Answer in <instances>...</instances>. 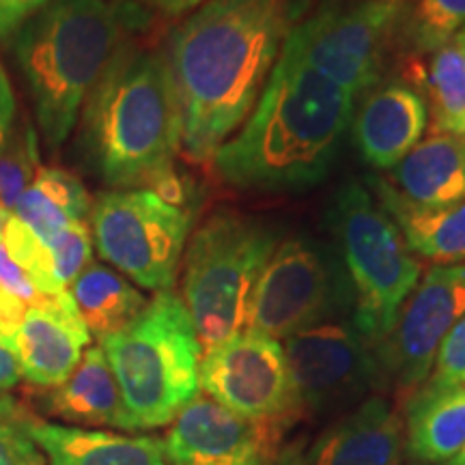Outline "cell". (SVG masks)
<instances>
[{"label": "cell", "instance_id": "6da1fadb", "mask_svg": "<svg viewBox=\"0 0 465 465\" xmlns=\"http://www.w3.org/2000/svg\"><path fill=\"white\" fill-rule=\"evenodd\" d=\"M291 26V0H207L171 33L164 54L190 162H212L248 119Z\"/></svg>", "mask_w": 465, "mask_h": 465}, {"label": "cell", "instance_id": "7a4b0ae2", "mask_svg": "<svg viewBox=\"0 0 465 465\" xmlns=\"http://www.w3.org/2000/svg\"><path fill=\"white\" fill-rule=\"evenodd\" d=\"M356 100L282 44L257 106L212 166L243 192H304L330 177L351 130Z\"/></svg>", "mask_w": 465, "mask_h": 465}, {"label": "cell", "instance_id": "3957f363", "mask_svg": "<svg viewBox=\"0 0 465 465\" xmlns=\"http://www.w3.org/2000/svg\"><path fill=\"white\" fill-rule=\"evenodd\" d=\"M182 119L164 50L125 42L78 119V153L110 190H151L174 174Z\"/></svg>", "mask_w": 465, "mask_h": 465}, {"label": "cell", "instance_id": "277c9868", "mask_svg": "<svg viewBox=\"0 0 465 465\" xmlns=\"http://www.w3.org/2000/svg\"><path fill=\"white\" fill-rule=\"evenodd\" d=\"M141 9L119 0H52L11 35L17 69L50 151L72 136L110 58L141 26Z\"/></svg>", "mask_w": 465, "mask_h": 465}, {"label": "cell", "instance_id": "5b68a950", "mask_svg": "<svg viewBox=\"0 0 465 465\" xmlns=\"http://www.w3.org/2000/svg\"><path fill=\"white\" fill-rule=\"evenodd\" d=\"M132 431L171 424L201 392L203 349L183 300L160 291L141 315L100 341Z\"/></svg>", "mask_w": 465, "mask_h": 465}, {"label": "cell", "instance_id": "8992f818", "mask_svg": "<svg viewBox=\"0 0 465 465\" xmlns=\"http://www.w3.org/2000/svg\"><path fill=\"white\" fill-rule=\"evenodd\" d=\"M278 242L274 224L235 209L213 212L190 235L182 259V300L203 353L246 330L250 298Z\"/></svg>", "mask_w": 465, "mask_h": 465}, {"label": "cell", "instance_id": "52a82bcc", "mask_svg": "<svg viewBox=\"0 0 465 465\" xmlns=\"http://www.w3.org/2000/svg\"><path fill=\"white\" fill-rule=\"evenodd\" d=\"M328 224L351 287V323L377 345L392 332L401 308L420 281V259L407 248L373 192L358 182H345L336 190Z\"/></svg>", "mask_w": 465, "mask_h": 465}, {"label": "cell", "instance_id": "ba28073f", "mask_svg": "<svg viewBox=\"0 0 465 465\" xmlns=\"http://www.w3.org/2000/svg\"><path fill=\"white\" fill-rule=\"evenodd\" d=\"M401 7L394 0H330L295 22L284 45L358 102L381 83L397 50Z\"/></svg>", "mask_w": 465, "mask_h": 465}, {"label": "cell", "instance_id": "9c48e42d", "mask_svg": "<svg viewBox=\"0 0 465 465\" xmlns=\"http://www.w3.org/2000/svg\"><path fill=\"white\" fill-rule=\"evenodd\" d=\"M353 295L339 252L312 237L278 242L248 306L246 328L276 341L351 315Z\"/></svg>", "mask_w": 465, "mask_h": 465}, {"label": "cell", "instance_id": "30bf717a", "mask_svg": "<svg viewBox=\"0 0 465 465\" xmlns=\"http://www.w3.org/2000/svg\"><path fill=\"white\" fill-rule=\"evenodd\" d=\"M93 246L104 261L138 287L171 291L177 282L192 216L151 190H108L91 212Z\"/></svg>", "mask_w": 465, "mask_h": 465}, {"label": "cell", "instance_id": "8fae6325", "mask_svg": "<svg viewBox=\"0 0 465 465\" xmlns=\"http://www.w3.org/2000/svg\"><path fill=\"white\" fill-rule=\"evenodd\" d=\"M302 416H342L373 394H386L375 345L351 322L319 323L284 339Z\"/></svg>", "mask_w": 465, "mask_h": 465}, {"label": "cell", "instance_id": "7c38bea8", "mask_svg": "<svg viewBox=\"0 0 465 465\" xmlns=\"http://www.w3.org/2000/svg\"><path fill=\"white\" fill-rule=\"evenodd\" d=\"M201 391L232 414L287 433L304 418L282 342L248 328L203 353Z\"/></svg>", "mask_w": 465, "mask_h": 465}, {"label": "cell", "instance_id": "4fadbf2b", "mask_svg": "<svg viewBox=\"0 0 465 465\" xmlns=\"http://www.w3.org/2000/svg\"><path fill=\"white\" fill-rule=\"evenodd\" d=\"M465 317V263L431 265L401 308L397 325L375 345L386 391L403 405L427 381L435 353Z\"/></svg>", "mask_w": 465, "mask_h": 465}, {"label": "cell", "instance_id": "5bb4252c", "mask_svg": "<svg viewBox=\"0 0 465 465\" xmlns=\"http://www.w3.org/2000/svg\"><path fill=\"white\" fill-rule=\"evenodd\" d=\"M287 431L232 414L209 397H196L171 422L168 465H274Z\"/></svg>", "mask_w": 465, "mask_h": 465}, {"label": "cell", "instance_id": "9a60e30c", "mask_svg": "<svg viewBox=\"0 0 465 465\" xmlns=\"http://www.w3.org/2000/svg\"><path fill=\"white\" fill-rule=\"evenodd\" d=\"M405 457V420L388 394H373L336 418L308 449L287 446L278 465H401Z\"/></svg>", "mask_w": 465, "mask_h": 465}, {"label": "cell", "instance_id": "2e32d148", "mask_svg": "<svg viewBox=\"0 0 465 465\" xmlns=\"http://www.w3.org/2000/svg\"><path fill=\"white\" fill-rule=\"evenodd\" d=\"M427 127L429 110L420 93L403 78H392L366 93L349 132L364 164L392 171L422 141Z\"/></svg>", "mask_w": 465, "mask_h": 465}, {"label": "cell", "instance_id": "e0dca14e", "mask_svg": "<svg viewBox=\"0 0 465 465\" xmlns=\"http://www.w3.org/2000/svg\"><path fill=\"white\" fill-rule=\"evenodd\" d=\"M22 377L39 388H56L74 373L91 342V332L65 293L28 308L14 328Z\"/></svg>", "mask_w": 465, "mask_h": 465}, {"label": "cell", "instance_id": "ac0fdd59", "mask_svg": "<svg viewBox=\"0 0 465 465\" xmlns=\"http://www.w3.org/2000/svg\"><path fill=\"white\" fill-rule=\"evenodd\" d=\"M31 435L50 465H168L164 440L67 427L33 418Z\"/></svg>", "mask_w": 465, "mask_h": 465}, {"label": "cell", "instance_id": "d6986e66", "mask_svg": "<svg viewBox=\"0 0 465 465\" xmlns=\"http://www.w3.org/2000/svg\"><path fill=\"white\" fill-rule=\"evenodd\" d=\"M366 183L399 226L416 259L431 265L465 263V201L444 207H422L403 199L388 179L369 177Z\"/></svg>", "mask_w": 465, "mask_h": 465}, {"label": "cell", "instance_id": "ffe728a7", "mask_svg": "<svg viewBox=\"0 0 465 465\" xmlns=\"http://www.w3.org/2000/svg\"><path fill=\"white\" fill-rule=\"evenodd\" d=\"M386 179L403 199L422 207L465 201V138L452 132H431Z\"/></svg>", "mask_w": 465, "mask_h": 465}, {"label": "cell", "instance_id": "44dd1931", "mask_svg": "<svg viewBox=\"0 0 465 465\" xmlns=\"http://www.w3.org/2000/svg\"><path fill=\"white\" fill-rule=\"evenodd\" d=\"M45 405L61 420L132 431L121 388L100 345L86 349L74 373L48 392Z\"/></svg>", "mask_w": 465, "mask_h": 465}, {"label": "cell", "instance_id": "7402d4cb", "mask_svg": "<svg viewBox=\"0 0 465 465\" xmlns=\"http://www.w3.org/2000/svg\"><path fill=\"white\" fill-rule=\"evenodd\" d=\"M405 455L416 463L446 461L465 446V386L416 391L405 401Z\"/></svg>", "mask_w": 465, "mask_h": 465}, {"label": "cell", "instance_id": "603a6c76", "mask_svg": "<svg viewBox=\"0 0 465 465\" xmlns=\"http://www.w3.org/2000/svg\"><path fill=\"white\" fill-rule=\"evenodd\" d=\"M401 78L420 93L427 104L431 132L457 134L465 121V45L450 42L420 56H403Z\"/></svg>", "mask_w": 465, "mask_h": 465}, {"label": "cell", "instance_id": "cb8c5ba5", "mask_svg": "<svg viewBox=\"0 0 465 465\" xmlns=\"http://www.w3.org/2000/svg\"><path fill=\"white\" fill-rule=\"evenodd\" d=\"M67 291L86 330L97 341L130 325L149 302L124 274L102 263L86 265Z\"/></svg>", "mask_w": 465, "mask_h": 465}, {"label": "cell", "instance_id": "d4e9b609", "mask_svg": "<svg viewBox=\"0 0 465 465\" xmlns=\"http://www.w3.org/2000/svg\"><path fill=\"white\" fill-rule=\"evenodd\" d=\"M91 205L89 190L74 173L58 166H42L35 182L15 203L11 216L45 243L67 224L89 216Z\"/></svg>", "mask_w": 465, "mask_h": 465}, {"label": "cell", "instance_id": "484cf974", "mask_svg": "<svg viewBox=\"0 0 465 465\" xmlns=\"http://www.w3.org/2000/svg\"><path fill=\"white\" fill-rule=\"evenodd\" d=\"M465 28V0H411L401 7L397 52L429 56L444 48Z\"/></svg>", "mask_w": 465, "mask_h": 465}, {"label": "cell", "instance_id": "4316f807", "mask_svg": "<svg viewBox=\"0 0 465 465\" xmlns=\"http://www.w3.org/2000/svg\"><path fill=\"white\" fill-rule=\"evenodd\" d=\"M42 171L37 130L17 114L0 141V213L11 216L15 203Z\"/></svg>", "mask_w": 465, "mask_h": 465}, {"label": "cell", "instance_id": "83f0119b", "mask_svg": "<svg viewBox=\"0 0 465 465\" xmlns=\"http://www.w3.org/2000/svg\"><path fill=\"white\" fill-rule=\"evenodd\" d=\"M3 246L9 252V257L26 272L28 278L35 282V287L42 291L44 295L65 293V289L58 287L54 267H52V259L45 243L26 224H22L14 216H9L7 224H5Z\"/></svg>", "mask_w": 465, "mask_h": 465}, {"label": "cell", "instance_id": "f1b7e54d", "mask_svg": "<svg viewBox=\"0 0 465 465\" xmlns=\"http://www.w3.org/2000/svg\"><path fill=\"white\" fill-rule=\"evenodd\" d=\"M33 416L7 394H0V465H45L31 435Z\"/></svg>", "mask_w": 465, "mask_h": 465}, {"label": "cell", "instance_id": "f546056e", "mask_svg": "<svg viewBox=\"0 0 465 465\" xmlns=\"http://www.w3.org/2000/svg\"><path fill=\"white\" fill-rule=\"evenodd\" d=\"M45 248L50 252L58 287L67 291L69 284L80 276V272L93 263L91 226L84 220L67 224L45 242Z\"/></svg>", "mask_w": 465, "mask_h": 465}, {"label": "cell", "instance_id": "4dcf8cb0", "mask_svg": "<svg viewBox=\"0 0 465 465\" xmlns=\"http://www.w3.org/2000/svg\"><path fill=\"white\" fill-rule=\"evenodd\" d=\"M457 386H465V317L459 319L441 341L431 373L420 388L422 391H449Z\"/></svg>", "mask_w": 465, "mask_h": 465}, {"label": "cell", "instance_id": "1f68e13d", "mask_svg": "<svg viewBox=\"0 0 465 465\" xmlns=\"http://www.w3.org/2000/svg\"><path fill=\"white\" fill-rule=\"evenodd\" d=\"M15 323L0 322V394L15 388L22 380L20 360L14 342Z\"/></svg>", "mask_w": 465, "mask_h": 465}, {"label": "cell", "instance_id": "d6a6232c", "mask_svg": "<svg viewBox=\"0 0 465 465\" xmlns=\"http://www.w3.org/2000/svg\"><path fill=\"white\" fill-rule=\"evenodd\" d=\"M52 0H0V39H7Z\"/></svg>", "mask_w": 465, "mask_h": 465}, {"label": "cell", "instance_id": "836d02e7", "mask_svg": "<svg viewBox=\"0 0 465 465\" xmlns=\"http://www.w3.org/2000/svg\"><path fill=\"white\" fill-rule=\"evenodd\" d=\"M17 116V104L14 95V86L7 75V69L0 63V141H3L5 132L9 130L14 119Z\"/></svg>", "mask_w": 465, "mask_h": 465}, {"label": "cell", "instance_id": "e575fe53", "mask_svg": "<svg viewBox=\"0 0 465 465\" xmlns=\"http://www.w3.org/2000/svg\"><path fill=\"white\" fill-rule=\"evenodd\" d=\"M130 3L138 5V7L153 9L168 17H182L192 14L194 9H199L207 0H130Z\"/></svg>", "mask_w": 465, "mask_h": 465}, {"label": "cell", "instance_id": "d590c367", "mask_svg": "<svg viewBox=\"0 0 465 465\" xmlns=\"http://www.w3.org/2000/svg\"><path fill=\"white\" fill-rule=\"evenodd\" d=\"M435 465H465V446L457 452V455H452L450 459H446V461L435 463Z\"/></svg>", "mask_w": 465, "mask_h": 465}, {"label": "cell", "instance_id": "8d00e7d4", "mask_svg": "<svg viewBox=\"0 0 465 465\" xmlns=\"http://www.w3.org/2000/svg\"><path fill=\"white\" fill-rule=\"evenodd\" d=\"M7 218L5 213H0V243H3V235H5V224H7Z\"/></svg>", "mask_w": 465, "mask_h": 465}, {"label": "cell", "instance_id": "74e56055", "mask_svg": "<svg viewBox=\"0 0 465 465\" xmlns=\"http://www.w3.org/2000/svg\"><path fill=\"white\" fill-rule=\"evenodd\" d=\"M455 42H457V44H461V45H465V28H463L461 33L457 35V37H455Z\"/></svg>", "mask_w": 465, "mask_h": 465}, {"label": "cell", "instance_id": "f35d334b", "mask_svg": "<svg viewBox=\"0 0 465 465\" xmlns=\"http://www.w3.org/2000/svg\"><path fill=\"white\" fill-rule=\"evenodd\" d=\"M457 134H461V136L465 138V121H463V125L461 127H459V132Z\"/></svg>", "mask_w": 465, "mask_h": 465}, {"label": "cell", "instance_id": "ab89813d", "mask_svg": "<svg viewBox=\"0 0 465 465\" xmlns=\"http://www.w3.org/2000/svg\"><path fill=\"white\" fill-rule=\"evenodd\" d=\"M401 465H424V463H416V461H410V463H401Z\"/></svg>", "mask_w": 465, "mask_h": 465}, {"label": "cell", "instance_id": "60d3db41", "mask_svg": "<svg viewBox=\"0 0 465 465\" xmlns=\"http://www.w3.org/2000/svg\"><path fill=\"white\" fill-rule=\"evenodd\" d=\"M394 3H405V0H394Z\"/></svg>", "mask_w": 465, "mask_h": 465}, {"label": "cell", "instance_id": "b9f144b4", "mask_svg": "<svg viewBox=\"0 0 465 465\" xmlns=\"http://www.w3.org/2000/svg\"><path fill=\"white\" fill-rule=\"evenodd\" d=\"M119 3H130V0H119Z\"/></svg>", "mask_w": 465, "mask_h": 465}, {"label": "cell", "instance_id": "7bdbcfd3", "mask_svg": "<svg viewBox=\"0 0 465 465\" xmlns=\"http://www.w3.org/2000/svg\"><path fill=\"white\" fill-rule=\"evenodd\" d=\"M274 465H278V463H274Z\"/></svg>", "mask_w": 465, "mask_h": 465}]
</instances>
